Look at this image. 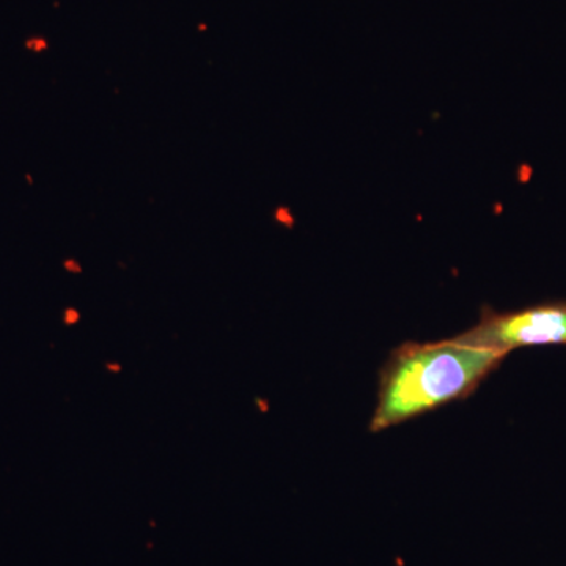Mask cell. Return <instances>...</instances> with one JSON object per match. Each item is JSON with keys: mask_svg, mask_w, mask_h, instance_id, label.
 I'll return each mask as SVG.
<instances>
[{"mask_svg": "<svg viewBox=\"0 0 566 566\" xmlns=\"http://www.w3.org/2000/svg\"><path fill=\"white\" fill-rule=\"evenodd\" d=\"M455 340L509 354L516 348L566 345V301H551L513 312L483 307L479 323Z\"/></svg>", "mask_w": 566, "mask_h": 566, "instance_id": "cell-2", "label": "cell"}, {"mask_svg": "<svg viewBox=\"0 0 566 566\" xmlns=\"http://www.w3.org/2000/svg\"><path fill=\"white\" fill-rule=\"evenodd\" d=\"M66 323H76L77 322V318H80V315H77V312L76 311H69L66 312Z\"/></svg>", "mask_w": 566, "mask_h": 566, "instance_id": "cell-3", "label": "cell"}, {"mask_svg": "<svg viewBox=\"0 0 566 566\" xmlns=\"http://www.w3.org/2000/svg\"><path fill=\"white\" fill-rule=\"evenodd\" d=\"M505 353L461 344L455 338L395 348L379 371L371 433L465 400L501 367Z\"/></svg>", "mask_w": 566, "mask_h": 566, "instance_id": "cell-1", "label": "cell"}, {"mask_svg": "<svg viewBox=\"0 0 566 566\" xmlns=\"http://www.w3.org/2000/svg\"><path fill=\"white\" fill-rule=\"evenodd\" d=\"M66 268H71V270L76 271V273H81V268L77 266L76 262H69L65 264Z\"/></svg>", "mask_w": 566, "mask_h": 566, "instance_id": "cell-4", "label": "cell"}]
</instances>
